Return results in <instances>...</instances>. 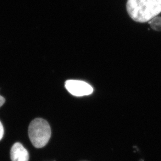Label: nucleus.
Instances as JSON below:
<instances>
[{"instance_id":"f257e3e1","label":"nucleus","mask_w":161,"mask_h":161,"mask_svg":"<svg viewBox=\"0 0 161 161\" xmlns=\"http://www.w3.org/2000/svg\"><path fill=\"white\" fill-rule=\"evenodd\" d=\"M127 12L133 20L149 22L161 13V0H128Z\"/></svg>"},{"instance_id":"f03ea898","label":"nucleus","mask_w":161,"mask_h":161,"mask_svg":"<svg viewBox=\"0 0 161 161\" xmlns=\"http://www.w3.org/2000/svg\"><path fill=\"white\" fill-rule=\"evenodd\" d=\"M51 134L49 124L42 118L33 120L28 127L29 138L36 148L44 147L49 141Z\"/></svg>"},{"instance_id":"7ed1b4c3","label":"nucleus","mask_w":161,"mask_h":161,"mask_svg":"<svg viewBox=\"0 0 161 161\" xmlns=\"http://www.w3.org/2000/svg\"><path fill=\"white\" fill-rule=\"evenodd\" d=\"M67 91L74 96H87L93 93V88L89 84L83 80H69L65 83Z\"/></svg>"},{"instance_id":"20e7f679","label":"nucleus","mask_w":161,"mask_h":161,"mask_svg":"<svg viewBox=\"0 0 161 161\" xmlns=\"http://www.w3.org/2000/svg\"><path fill=\"white\" fill-rule=\"evenodd\" d=\"M11 158L12 161H28L29 153L21 143L16 142L11 148Z\"/></svg>"},{"instance_id":"39448f33","label":"nucleus","mask_w":161,"mask_h":161,"mask_svg":"<svg viewBox=\"0 0 161 161\" xmlns=\"http://www.w3.org/2000/svg\"><path fill=\"white\" fill-rule=\"evenodd\" d=\"M149 24L152 29L157 31H161V17H154Z\"/></svg>"},{"instance_id":"423d86ee","label":"nucleus","mask_w":161,"mask_h":161,"mask_svg":"<svg viewBox=\"0 0 161 161\" xmlns=\"http://www.w3.org/2000/svg\"><path fill=\"white\" fill-rule=\"evenodd\" d=\"M4 132V130L3 125L2 124L1 122L0 121V141L3 138Z\"/></svg>"},{"instance_id":"0eeeda50","label":"nucleus","mask_w":161,"mask_h":161,"mask_svg":"<svg viewBox=\"0 0 161 161\" xmlns=\"http://www.w3.org/2000/svg\"><path fill=\"white\" fill-rule=\"evenodd\" d=\"M5 102V99L3 97V96L0 95V107L4 104Z\"/></svg>"}]
</instances>
